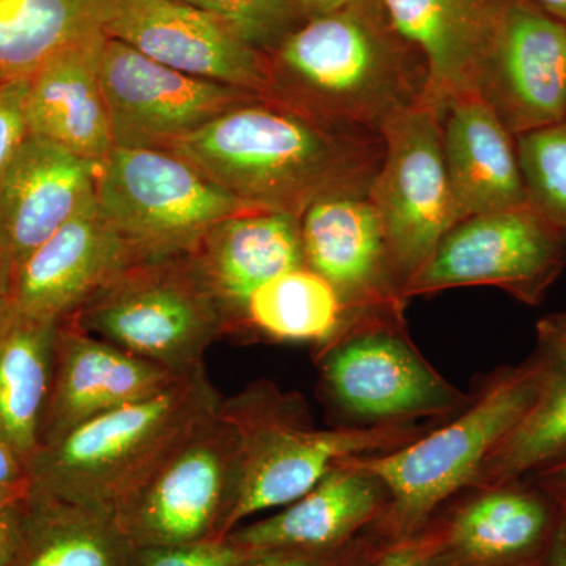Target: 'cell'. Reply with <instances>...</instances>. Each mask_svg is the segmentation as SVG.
<instances>
[{
  "mask_svg": "<svg viewBox=\"0 0 566 566\" xmlns=\"http://www.w3.org/2000/svg\"><path fill=\"white\" fill-rule=\"evenodd\" d=\"M357 323L363 322L349 312L334 286L304 264L253 292L234 337L319 349Z\"/></svg>",
  "mask_w": 566,
  "mask_h": 566,
  "instance_id": "cell-28",
  "label": "cell"
},
{
  "mask_svg": "<svg viewBox=\"0 0 566 566\" xmlns=\"http://www.w3.org/2000/svg\"><path fill=\"white\" fill-rule=\"evenodd\" d=\"M28 499L14 502V504L0 510V566L10 565L18 545H20Z\"/></svg>",
  "mask_w": 566,
  "mask_h": 566,
  "instance_id": "cell-36",
  "label": "cell"
},
{
  "mask_svg": "<svg viewBox=\"0 0 566 566\" xmlns=\"http://www.w3.org/2000/svg\"><path fill=\"white\" fill-rule=\"evenodd\" d=\"M129 264L93 199L14 271L7 303L22 314L63 322Z\"/></svg>",
  "mask_w": 566,
  "mask_h": 566,
  "instance_id": "cell-19",
  "label": "cell"
},
{
  "mask_svg": "<svg viewBox=\"0 0 566 566\" xmlns=\"http://www.w3.org/2000/svg\"><path fill=\"white\" fill-rule=\"evenodd\" d=\"M315 363L324 405L346 427L446 420L471 401L417 352L403 318L353 324L315 349Z\"/></svg>",
  "mask_w": 566,
  "mask_h": 566,
  "instance_id": "cell-8",
  "label": "cell"
},
{
  "mask_svg": "<svg viewBox=\"0 0 566 566\" xmlns=\"http://www.w3.org/2000/svg\"><path fill=\"white\" fill-rule=\"evenodd\" d=\"M389 545L376 549L374 543L367 538L363 542L356 536L345 545L327 549H285L255 554L243 566H370Z\"/></svg>",
  "mask_w": 566,
  "mask_h": 566,
  "instance_id": "cell-33",
  "label": "cell"
},
{
  "mask_svg": "<svg viewBox=\"0 0 566 566\" xmlns=\"http://www.w3.org/2000/svg\"><path fill=\"white\" fill-rule=\"evenodd\" d=\"M106 35L188 76L264 95L266 54L180 0H118Z\"/></svg>",
  "mask_w": 566,
  "mask_h": 566,
  "instance_id": "cell-13",
  "label": "cell"
},
{
  "mask_svg": "<svg viewBox=\"0 0 566 566\" xmlns=\"http://www.w3.org/2000/svg\"><path fill=\"white\" fill-rule=\"evenodd\" d=\"M241 482L240 434L218 409L117 506L115 517L136 547L222 539Z\"/></svg>",
  "mask_w": 566,
  "mask_h": 566,
  "instance_id": "cell-9",
  "label": "cell"
},
{
  "mask_svg": "<svg viewBox=\"0 0 566 566\" xmlns=\"http://www.w3.org/2000/svg\"><path fill=\"white\" fill-rule=\"evenodd\" d=\"M539 566H566V512L560 510Z\"/></svg>",
  "mask_w": 566,
  "mask_h": 566,
  "instance_id": "cell-40",
  "label": "cell"
},
{
  "mask_svg": "<svg viewBox=\"0 0 566 566\" xmlns=\"http://www.w3.org/2000/svg\"><path fill=\"white\" fill-rule=\"evenodd\" d=\"M96 207L133 263L189 255L216 223L253 211L167 150L114 147L98 166Z\"/></svg>",
  "mask_w": 566,
  "mask_h": 566,
  "instance_id": "cell-7",
  "label": "cell"
},
{
  "mask_svg": "<svg viewBox=\"0 0 566 566\" xmlns=\"http://www.w3.org/2000/svg\"><path fill=\"white\" fill-rule=\"evenodd\" d=\"M167 151L249 210L301 218L322 200L368 197L385 140L259 98L219 115Z\"/></svg>",
  "mask_w": 566,
  "mask_h": 566,
  "instance_id": "cell-1",
  "label": "cell"
},
{
  "mask_svg": "<svg viewBox=\"0 0 566 566\" xmlns=\"http://www.w3.org/2000/svg\"><path fill=\"white\" fill-rule=\"evenodd\" d=\"M98 164L29 136L0 177V256L11 271L95 199Z\"/></svg>",
  "mask_w": 566,
  "mask_h": 566,
  "instance_id": "cell-17",
  "label": "cell"
},
{
  "mask_svg": "<svg viewBox=\"0 0 566 566\" xmlns=\"http://www.w3.org/2000/svg\"><path fill=\"white\" fill-rule=\"evenodd\" d=\"M134 551L111 510L31 493L9 566H132Z\"/></svg>",
  "mask_w": 566,
  "mask_h": 566,
  "instance_id": "cell-27",
  "label": "cell"
},
{
  "mask_svg": "<svg viewBox=\"0 0 566 566\" xmlns=\"http://www.w3.org/2000/svg\"><path fill=\"white\" fill-rule=\"evenodd\" d=\"M527 2H531L536 9L545 11L554 20L566 24V0H527Z\"/></svg>",
  "mask_w": 566,
  "mask_h": 566,
  "instance_id": "cell-41",
  "label": "cell"
},
{
  "mask_svg": "<svg viewBox=\"0 0 566 566\" xmlns=\"http://www.w3.org/2000/svg\"><path fill=\"white\" fill-rule=\"evenodd\" d=\"M10 285L11 271L9 270V266H7L6 262H3L2 256H0V307H2L7 297H9Z\"/></svg>",
  "mask_w": 566,
  "mask_h": 566,
  "instance_id": "cell-42",
  "label": "cell"
},
{
  "mask_svg": "<svg viewBox=\"0 0 566 566\" xmlns=\"http://www.w3.org/2000/svg\"><path fill=\"white\" fill-rule=\"evenodd\" d=\"M219 412L243 447V482L227 535L248 517L292 504L346 461L394 452L430 430L420 422L319 430L300 394L266 379L222 398Z\"/></svg>",
  "mask_w": 566,
  "mask_h": 566,
  "instance_id": "cell-4",
  "label": "cell"
},
{
  "mask_svg": "<svg viewBox=\"0 0 566 566\" xmlns=\"http://www.w3.org/2000/svg\"><path fill=\"white\" fill-rule=\"evenodd\" d=\"M211 14L256 51L270 54L300 25L289 0H180Z\"/></svg>",
  "mask_w": 566,
  "mask_h": 566,
  "instance_id": "cell-31",
  "label": "cell"
},
{
  "mask_svg": "<svg viewBox=\"0 0 566 566\" xmlns=\"http://www.w3.org/2000/svg\"><path fill=\"white\" fill-rule=\"evenodd\" d=\"M397 31L422 52L424 103L439 114L460 96L479 95L480 77L513 0H381Z\"/></svg>",
  "mask_w": 566,
  "mask_h": 566,
  "instance_id": "cell-18",
  "label": "cell"
},
{
  "mask_svg": "<svg viewBox=\"0 0 566 566\" xmlns=\"http://www.w3.org/2000/svg\"><path fill=\"white\" fill-rule=\"evenodd\" d=\"M253 556L226 536L188 545L136 547L132 566H243Z\"/></svg>",
  "mask_w": 566,
  "mask_h": 566,
  "instance_id": "cell-32",
  "label": "cell"
},
{
  "mask_svg": "<svg viewBox=\"0 0 566 566\" xmlns=\"http://www.w3.org/2000/svg\"><path fill=\"white\" fill-rule=\"evenodd\" d=\"M305 266L326 279L359 322L403 318L385 229L368 197L322 200L301 216Z\"/></svg>",
  "mask_w": 566,
  "mask_h": 566,
  "instance_id": "cell-14",
  "label": "cell"
},
{
  "mask_svg": "<svg viewBox=\"0 0 566 566\" xmlns=\"http://www.w3.org/2000/svg\"><path fill=\"white\" fill-rule=\"evenodd\" d=\"M112 139L118 148L167 150L233 107L263 98L164 66L107 36L99 71Z\"/></svg>",
  "mask_w": 566,
  "mask_h": 566,
  "instance_id": "cell-12",
  "label": "cell"
},
{
  "mask_svg": "<svg viewBox=\"0 0 566 566\" xmlns=\"http://www.w3.org/2000/svg\"><path fill=\"white\" fill-rule=\"evenodd\" d=\"M118 0H0V81L31 76L74 44L106 33Z\"/></svg>",
  "mask_w": 566,
  "mask_h": 566,
  "instance_id": "cell-29",
  "label": "cell"
},
{
  "mask_svg": "<svg viewBox=\"0 0 566 566\" xmlns=\"http://www.w3.org/2000/svg\"><path fill=\"white\" fill-rule=\"evenodd\" d=\"M69 319L178 375L203 367L205 353L227 335L221 304L191 253L129 264Z\"/></svg>",
  "mask_w": 566,
  "mask_h": 566,
  "instance_id": "cell-6",
  "label": "cell"
},
{
  "mask_svg": "<svg viewBox=\"0 0 566 566\" xmlns=\"http://www.w3.org/2000/svg\"><path fill=\"white\" fill-rule=\"evenodd\" d=\"M294 17H296L300 25L305 21L314 20V18L323 17L331 11L340 9L352 0H289Z\"/></svg>",
  "mask_w": 566,
  "mask_h": 566,
  "instance_id": "cell-39",
  "label": "cell"
},
{
  "mask_svg": "<svg viewBox=\"0 0 566 566\" xmlns=\"http://www.w3.org/2000/svg\"><path fill=\"white\" fill-rule=\"evenodd\" d=\"M29 495H31V491L3 490V488H0V510L14 504V502L24 501Z\"/></svg>",
  "mask_w": 566,
  "mask_h": 566,
  "instance_id": "cell-43",
  "label": "cell"
},
{
  "mask_svg": "<svg viewBox=\"0 0 566 566\" xmlns=\"http://www.w3.org/2000/svg\"><path fill=\"white\" fill-rule=\"evenodd\" d=\"M542 387L535 403L491 453L469 490L531 479L566 460V331L546 316L538 323Z\"/></svg>",
  "mask_w": 566,
  "mask_h": 566,
  "instance_id": "cell-25",
  "label": "cell"
},
{
  "mask_svg": "<svg viewBox=\"0 0 566 566\" xmlns=\"http://www.w3.org/2000/svg\"><path fill=\"white\" fill-rule=\"evenodd\" d=\"M422 52L390 21L381 0H352L297 25L266 54L271 99L305 117L379 134L424 103Z\"/></svg>",
  "mask_w": 566,
  "mask_h": 566,
  "instance_id": "cell-2",
  "label": "cell"
},
{
  "mask_svg": "<svg viewBox=\"0 0 566 566\" xmlns=\"http://www.w3.org/2000/svg\"><path fill=\"white\" fill-rule=\"evenodd\" d=\"M106 33L74 44L29 76V136L61 145L87 161L102 164L114 150L104 102L102 57Z\"/></svg>",
  "mask_w": 566,
  "mask_h": 566,
  "instance_id": "cell-24",
  "label": "cell"
},
{
  "mask_svg": "<svg viewBox=\"0 0 566 566\" xmlns=\"http://www.w3.org/2000/svg\"><path fill=\"white\" fill-rule=\"evenodd\" d=\"M61 323L0 307V434L25 465L40 449Z\"/></svg>",
  "mask_w": 566,
  "mask_h": 566,
  "instance_id": "cell-26",
  "label": "cell"
},
{
  "mask_svg": "<svg viewBox=\"0 0 566 566\" xmlns=\"http://www.w3.org/2000/svg\"><path fill=\"white\" fill-rule=\"evenodd\" d=\"M389 506L385 482L359 458H353L281 512L238 526L227 536L255 554L327 549L345 545L365 528L381 523Z\"/></svg>",
  "mask_w": 566,
  "mask_h": 566,
  "instance_id": "cell-21",
  "label": "cell"
},
{
  "mask_svg": "<svg viewBox=\"0 0 566 566\" xmlns=\"http://www.w3.org/2000/svg\"><path fill=\"white\" fill-rule=\"evenodd\" d=\"M553 316H554V319H556V322L558 324H560V326L564 327V329L566 331V312H565V314H556Z\"/></svg>",
  "mask_w": 566,
  "mask_h": 566,
  "instance_id": "cell-44",
  "label": "cell"
},
{
  "mask_svg": "<svg viewBox=\"0 0 566 566\" xmlns=\"http://www.w3.org/2000/svg\"><path fill=\"white\" fill-rule=\"evenodd\" d=\"M381 137L385 156L368 199L381 219L390 262L405 292L458 223L442 151V115L419 104L386 125Z\"/></svg>",
  "mask_w": 566,
  "mask_h": 566,
  "instance_id": "cell-11",
  "label": "cell"
},
{
  "mask_svg": "<svg viewBox=\"0 0 566 566\" xmlns=\"http://www.w3.org/2000/svg\"><path fill=\"white\" fill-rule=\"evenodd\" d=\"M536 357L488 379L465 408L394 452L359 458L390 494L385 523L395 539L419 534L450 499L468 491L491 453L523 420L542 387Z\"/></svg>",
  "mask_w": 566,
  "mask_h": 566,
  "instance_id": "cell-5",
  "label": "cell"
},
{
  "mask_svg": "<svg viewBox=\"0 0 566 566\" xmlns=\"http://www.w3.org/2000/svg\"><path fill=\"white\" fill-rule=\"evenodd\" d=\"M468 491V501L438 531L439 565L538 564L560 515L556 501L524 480Z\"/></svg>",
  "mask_w": 566,
  "mask_h": 566,
  "instance_id": "cell-20",
  "label": "cell"
},
{
  "mask_svg": "<svg viewBox=\"0 0 566 566\" xmlns=\"http://www.w3.org/2000/svg\"><path fill=\"white\" fill-rule=\"evenodd\" d=\"M221 401L205 367L197 368L163 392L41 446L28 463L31 493L115 513Z\"/></svg>",
  "mask_w": 566,
  "mask_h": 566,
  "instance_id": "cell-3",
  "label": "cell"
},
{
  "mask_svg": "<svg viewBox=\"0 0 566 566\" xmlns=\"http://www.w3.org/2000/svg\"><path fill=\"white\" fill-rule=\"evenodd\" d=\"M524 566H539L538 564H535V565H524Z\"/></svg>",
  "mask_w": 566,
  "mask_h": 566,
  "instance_id": "cell-45",
  "label": "cell"
},
{
  "mask_svg": "<svg viewBox=\"0 0 566 566\" xmlns=\"http://www.w3.org/2000/svg\"><path fill=\"white\" fill-rule=\"evenodd\" d=\"M29 76L0 81V177L29 137Z\"/></svg>",
  "mask_w": 566,
  "mask_h": 566,
  "instance_id": "cell-34",
  "label": "cell"
},
{
  "mask_svg": "<svg viewBox=\"0 0 566 566\" xmlns=\"http://www.w3.org/2000/svg\"><path fill=\"white\" fill-rule=\"evenodd\" d=\"M185 375L123 352L70 319L59 326L54 374L40 428V447L52 444L96 417L136 403Z\"/></svg>",
  "mask_w": 566,
  "mask_h": 566,
  "instance_id": "cell-16",
  "label": "cell"
},
{
  "mask_svg": "<svg viewBox=\"0 0 566 566\" xmlns=\"http://www.w3.org/2000/svg\"><path fill=\"white\" fill-rule=\"evenodd\" d=\"M535 479L536 485L545 490L556 501L558 509L566 512V460L551 465L546 471L539 472Z\"/></svg>",
  "mask_w": 566,
  "mask_h": 566,
  "instance_id": "cell-38",
  "label": "cell"
},
{
  "mask_svg": "<svg viewBox=\"0 0 566 566\" xmlns=\"http://www.w3.org/2000/svg\"><path fill=\"white\" fill-rule=\"evenodd\" d=\"M515 139L528 203L566 237V120Z\"/></svg>",
  "mask_w": 566,
  "mask_h": 566,
  "instance_id": "cell-30",
  "label": "cell"
},
{
  "mask_svg": "<svg viewBox=\"0 0 566 566\" xmlns=\"http://www.w3.org/2000/svg\"><path fill=\"white\" fill-rule=\"evenodd\" d=\"M438 531L395 539L370 566H441Z\"/></svg>",
  "mask_w": 566,
  "mask_h": 566,
  "instance_id": "cell-35",
  "label": "cell"
},
{
  "mask_svg": "<svg viewBox=\"0 0 566 566\" xmlns=\"http://www.w3.org/2000/svg\"><path fill=\"white\" fill-rule=\"evenodd\" d=\"M0 488L32 491L28 465L2 434H0Z\"/></svg>",
  "mask_w": 566,
  "mask_h": 566,
  "instance_id": "cell-37",
  "label": "cell"
},
{
  "mask_svg": "<svg viewBox=\"0 0 566 566\" xmlns=\"http://www.w3.org/2000/svg\"><path fill=\"white\" fill-rule=\"evenodd\" d=\"M191 255L221 304L227 335H234L255 290L304 266L301 218L274 211L238 212L216 223Z\"/></svg>",
  "mask_w": 566,
  "mask_h": 566,
  "instance_id": "cell-22",
  "label": "cell"
},
{
  "mask_svg": "<svg viewBox=\"0 0 566 566\" xmlns=\"http://www.w3.org/2000/svg\"><path fill=\"white\" fill-rule=\"evenodd\" d=\"M479 95L515 137L566 120V24L513 0Z\"/></svg>",
  "mask_w": 566,
  "mask_h": 566,
  "instance_id": "cell-15",
  "label": "cell"
},
{
  "mask_svg": "<svg viewBox=\"0 0 566 566\" xmlns=\"http://www.w3.org/2000/svg\"><path fill=\"white\" fill-rule=\"evenodd\" d=\"M442 151L458 222L528 205L516 139L476 93L442 114Z\"/></svg>",
  "mask_w": 566,
  "mask_h": 566,
  "instance_id": "cell-23",
  "label": "cell"
},
{
  "mask_svg": "<svg viewBox=\"0 0 566 566\" xmlns=\"http://www.w3.org/2000/svg\"><path fill=\"white\" fill-rule=\"evenodd\" d=\"M566 266V237L532 205L471 216L452 227L405 286L406 301L490 285L539 304Z\"/></svg>",
  "mask_w": 566,
  "mask_h": 566,
  "instance_id": "cell-10",
  "label": "cell"
}]
</instances>
